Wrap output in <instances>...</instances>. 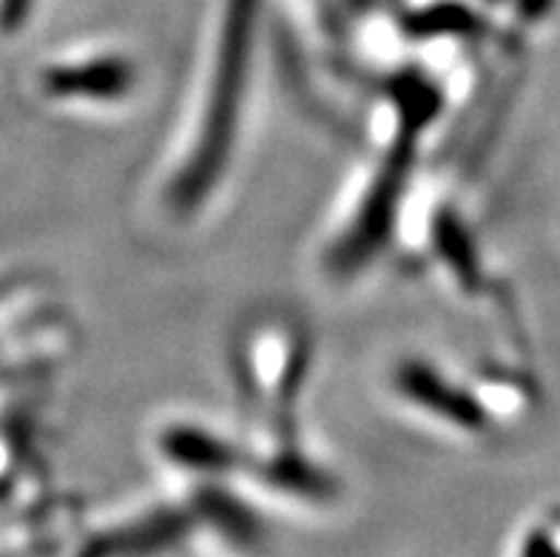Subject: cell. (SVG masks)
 I'll return each instance as SVG.
<instances>
[{
    "mask_svg": "<svg viewBox=\"0 0 560 557\" xmlns=\"http://www.w3.org/2000/svg\"><path fill=\"white\" fill-rule=\"evenodd\" d=\"M515 557H560V515L535 523Z\"/></svg>",
    "mask_w": 560,
    "mask_h": 557,
    "instance_id": "obj_1",
    "label": "cell"
}]
</instances>
